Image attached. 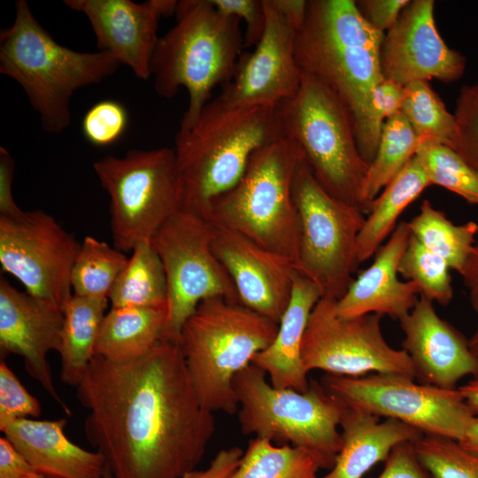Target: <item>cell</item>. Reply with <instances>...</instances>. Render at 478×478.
Listing matches in <instances>:
<instances>
[{
	"label": "cell",
	"mask_w": 478,
	"mask_h": 478,
	"mask_svg": "<svg viewBox=\"0 0 478 478\" xmlns=\"http://www.w3.org/2000/svg\"><path fill=\"white\" fill-rule=\"evenodd\" d=\"M87 440L113 478H182L196 470L214 431L178 342L161 338L144 356H95L78 383Z\"/></svg>",
	"instance_id": "cell-1"
},
{
	"label": "cell",
	"mask_w": 478,
	"mask_h": 478,
	"mask_svg": "<svg viewBox=\"0 0 478 478\" xmlns=\"http://www.w3.org/2000/svg\"><path fill=\"white\" fill-rule=\"evenodd\" d=\"M383 36L362 17L356 1L309 0L295 40L301 73L325 84L349 110L359 151L368 164L383 126L374 107L375 89L384 80Z\"/></svg>",
	"instance_id": "cell-2"
},
{
	"label": "cell",
	"mask_w": 478,
	"mask_h": 478,
	"mask_svg": "<svg viewBox=\"0 0 478 478\" xmlns=\"http://www.w3.org/2000/svg\"><path fill=\"white\" fill-rule=\"evenodd\" d=\"M284 135L279 105L227 108L211 100L175 136L181 210L210 220L212 202L239 181L253 153Z\"/></svg>",
	"instance_id": "cell-3"
},
{
	"label": "cell",
	"mask_w": 478,
	"mask_h": 478,
	"mask_svg": "<svg viewBox=\"0 0 478 478\" xmlns=\"http://www.w3.org/2000/svg\"><path fill=\"white\" fill-rule=\"evenodd\" d=\"M108 51L80 52L59 44L37 21L26 0L15 2V19L0 32V73L20 85L45 132L60 134L71 123L70 101L120 66Z\"/></svg>",
	"instance_id": "cell-4"
},
{
	"label": "cell",
	"mask_w": 478,
	"mask_h": 478,
	"mask_svg": "<svg viewBox=\"0 0 478 478\" xmlns=\"http://www.w3.org/2000/svg\"><path fill=\"white\" fill-rule=\"evenodd\" d=\"M175 25L158 41L150 60L156 93L173 98L181 88L189 104L179 132L197 121L214 88L230 81L243 47L241 20L211 0L178 1Z\"/></svg>",
	"instance_id": "cell-5"
},
{
	"label": "cell",
	"mask_w": 478,
	"mask_h": 478,
	"mask_svg": "<svg viewBox=\"0 0 478 478\" xmlns=\"http://www.w3.org/2000/svg\"><path fill=\"white\" fill-rule=\"evenodd\" d=\"M278 324L223 297L202 301L181 330L179 344L201 404L234 414L235 376L273 342Z\"/></svg>",
	"instance_id": "cell-6"
},
{
	"label": "cell",
	"mask_w": 478,
	"mask_h": 478,
	"mask_svg": "<svg viewBox=\"0 0 478 478\" xmlns=\"http://www.w3.org/2000/svg\"><path fill=\"white\" fill-rule=\"evenodd\" d=\"M303 158L284 135L257 150L239 181L212 204L210 220L297 263L300 222L293 181Z\"/></svg>",
	"instance_id": "cell-7"
},
{
	"label": "cell",
	"mask_w": 478,
	"mask_h": 478,
	"mask_svg": "<svg viewBox=\"0 0 478 478\" xmlns=\"http://www.w3.org/2000/svg\"><path fill=\"white\" fill-rule=\"evenodd\" d=\"M234 389L244 435L301 448L320 469L334 466L342 447L340 422L347 407L320 382L310 380L303 392L275 388L251 363L235 376Z\"/></svg>",
	"instance_id": "cell-8"
},
{
	"label": "cell",
	"mask_w": 478,
	"mask_h": 478,
	"mask_svg": "<svg viewBox=\"0 0 478 478\" xmlns=\"http://www.w3.org/2000/svg\"><path fill=\"white\" fill-rule=\"evenodd\" d=\"M279 110L285 135L298 145L320 186L365 212L362 192L369 164L343 102L318 79L302 73L297 93Z\"/></svg>",
	"instance_id": "cell-9"
},
{
	"label": "cell",
	"mask_w": 478,
	"mask_h": 478,
	"mask_svg": "<svg viewBox=\"0 0 478 478\" xmlns=\"http://www.w3.org/2000/svg\"><path fill=\"white\" fill-rule=\"evenodd\" d=\"M94 170L110 198L113 246L131 251L181 210V184L174 150H131L108 155Z\"/></svg>",
	"instance_id": "cell-10"
},
{
	"label": "cell",
	"mask_w": 478,
	"mask_h": 478,
	"mask_svg": "<svg viewBox=\"0 0 478 478\" xmlns=\"http://www.w3.org/2000/svg\"><path fill=\"white\" fill-rule=\"evenodd\" d=\"M300 222L295 270L312 281L321 297L338 300L352 281L356 246L365 212L329 195L317 181L304 156L293 181Z\"/></svg>",
	"instance_id": "cell-11"
},
{
	"label": "cell",
	"mask_w": 478,
	"mask_h": 478,
	"mask_svg": "<svg viewBox=\"0 0 478 478\" xmlns=\"http://www.w3.org/2000/svg\"><path fill=\"white\" fill-rule=\"evenodd\" d=\"M214 223L180 210L152 235L167 284L163 337L179 343L188 318L204 300L220 297L240 303L236 288L212 248Z\"/></svg>",
	"instance_id": "cell-12"
},
{
	"label": "cell",
	"mask_w": 478,
	"mask_h": 478,
	"mask_svg": "<svg viewBox=\"0 0 478 478\" xmlns=\"http://www.w3.org/2000/svg\"><path fill=\"white\" fill-rule=\"evenodd\" d=\"M320 383L347 407L393 419L431 435L459 441L477 414L456 389H443L402 375L325 374Z\"/></svg>",
	"instance_id": "cell-13"
},
{
	"label": "cell",
	"mask_w": 478,
	"mask_h": 478,
	"mask_svg": "<svg viewBox=\"0 0 478 478\" xmlns=\"http://www.w3.org/2000/svg\"><path fill=\"white\" fill-rule=\"evenodd\" d=\"M335 302L321 297L311 313L302 344V361L308 374L321 370L344 377L389 374L414 379L407 353L386 341L382 316L341 317Z\"/></svg>",
	"instance_id": "cell-14"
},
{
	"label": "cell",
	"mask_w": 478,
	"mask_h": 478,
	"mask_svg": "<svg viewBox=\"0 0 478 478\" xmlns=\"http://www.w3.org/2000/svg\"><path fill=\"white\" fill-rule=\"evenodd\" d=\"M81 243L42 210L0 216V264L26 292L63 311L73 296L71 272Z\"/></svg>",
	"instance_id": "cell-15"
},
{
	"label": "cell",
	"mask_w": 478,
	"mask_h": 478,
	"mask_svg": "<svg viewBox=\"0 0 478 478\" xmlns=\"http://www.w3.org/2000/svg\"><path fill=\"white\" fill-rule=\"evenodd\" d=\"M266 27L251 52L241 54L234 75L213 101L227 108L280 105L297 93L302 73L295 56L297 28L274 0H263Z\"/></svg>",
	"instance_id": "cell-16"
},
{
	"label": "cell",
	"mask_w": 478,
	"mask_h": 478,
	"mask_svg": "<svg viewBox=\"0 0 478 478\" xmlns=\"http://www.w3.org/2000/svg\"><path fill=\"white\" fill-rule=\"evenodd\" d=\"M433 0H413L384 34L380 53L382 76L403 86L432 79L453 82L465 73L466 59L438 32Z\"/></svg>",
	"instance_id": "cell-17"
},
{
	"label": "cell",
	"mask_w": 478,
	"mask_h": 478,
	"mask_svg": "<svg viewBox=\"0 0 478 478\" xmlns=\"http://www.w3.org/2000/svg\"><path fill=\"white\" fill-rule=\"evenodd\" d=\"M64 311L58 305L15 289L0 277V351L15 354L25 368L67 414L71 411L53 383L47 355L58 351Z\"/></svg>",
	"instance_id": "cell-18"
},
{
	"label": "cell",
	"mask_w": 478,
	"mask_h": 478,
	"mask_svg": "<svg viewBox=\"0 0 478 478\" xmlns=\"http://www.w3.org/2000/svg\"><path fill=\"white\" fill-rule=\"evenodd\" d=\"M64 3L86 16L99 50L112 53L141 80L151 76L150 66L159 39V20L175 13L178 1L65 0Z\"/></svg>",
	"instance_id": "cell-19"
},
{
	"label": "cell",
	"mask_w": 478,
	"mask_h": 478,
	"mask_svg": "<svg viewBox=\"0 0 478 478\" xmlns=\"http://www.w3.org/2000/svg\"><path fill=\"white\" fill-rule=\"evenodd\" d=\"M212 248L231 277L241 304L279 324L291 297L293 262L217 224Z\"/></svg>",
	"instance_id": "cell-20"
},
{
	"label": "cell",
	"mask_w": 478,
	"mask_h": 478,
	"mask_svg": "<svg viewBox=\"0 0 478 478\" xmlns=\"http://www.w3.org/2000/svg\"><path fill=\"white\" fill-rule=\"evenodd\" d=\"M399 324L402 349L412 361L418 382L456 389L464 377H478V358L469 340L437 314L432 301L420 296Z\"/></svg>",
	"instance_id": "cell-21"
},
{
	"label": "cell",
	"mask_w": 478,
	"mask_h": 478,
	"mask_svg": "<svg viewBox=\"0 0 478 478\" xmlns=\"http://www.w3.org/2000/svg\"><path fill=\"white\" fill-rule=\"evenodd\" d=\"M411 233L400 221L374 254L373 263L352 280L344 295L336 300L335 312L344 318L370 313L389 316L398 321L416 305V285L398 278V266Z\"/></svg>",
	"instance_id": "cell-22"
},
{
	"label": "cell",
	"mask_w": 478,
	"mask_h": 478,
	"mask_svg": "<svg viewBox=\"0 0 478 478\" xmlns=\"http://www.w3.org/2000/svg\"><path fill=\"white\" fill-rule=\"evenodd\" d=\"M66 419H21L3 433L35 473L47 478H104L107 469L97 451L73 443L65 434Z\"/></svg>",
	"instance_id": "cell-23"
},
{
	"label": "cell",
	"mask_w": 478,
	"mask_h": 478,
	"mask_svg": "<svg viewBox=\"0 0 478 478\" xmlns=\"http://www.w3.org/2000/svg\"><path fill=\"white\" fill-rule=\"evenodd\" d=\"M321 297L317 285L295 270L290 300L277 333L271 344L252 360L268 375L274 387L302 392L309 388L308 373L302 361V344L311 313Z\"/></svg>",
	"instance_id": "cell-24"
},
{
	"label": "cell",
	"mask_w": 478,
	"mask_h": 478,
	"mask_svg": "<svg viewBox=\"0 0 478 478\" xmlns=\"http://www.w3.org/2000/svg\"><path fill=\"white\" fill-rule=\"evenodd\" d=\"M347 407V406H346ZM342 447L334 466L317 478H363L392 449L404 442H415L423 434L393 419L346 408L340 422Z\"/></svg>",
	"instance_id": "cell-25"
},
{
	"label": "cell",
	"mask_w": 478,
	"mask_h": 478,
	"mask_svg": "<svg viewBox=\"0 0 478 478\" xmlns=\"http://www.w3.org/2000/svg\"><path fill=\"white\" fill-rule=\"evenodd\" d=\"M429 186V178L414 156L372 202L357 239L358 265L374 256L395 230L400 215Z\"/></svg>",
	"instance_id": "cell-26"
},
{
	"label": "cell",
	"mask_w": 478,
	"mask_h": 478,
	"mask_svg": "<svg viewBox=\"0 0 478 478\" xmlns=\"http://www.w3.org/2000/svg\"><path fill=\"white\" fill-rule=\"evenodd\" d=\"M167 308L119 307L105 313L95 356L124 363L147 354L163 337Z\"/></svg>",
	"instance_id": "cell-27"
},
{
	"label": "cell",
	"mask_w": 478,
	"mask_h": 478,
	"mask_svg": "<svg viewBox=\"0 0 478 478\" xmlns=\"http://www.w3.org/2000/svg\"><path fill=\"white\" fill-rule=\"evenodd\" d=\"M108 298L73 294L64 309L60 356V378L77 386L95 357V345Z\"/></svg>",
	"instance_id": "cell-28"
},
{
	"label": "cell",
	"mask_w": 478,
	"mask_h": 478,
	"mask_svg": "<svg viewBox=\"0 0 478 478\" xmlns=\"http://www.w3.org/2000/svg\"><path fill=\"white\" fill-rule=\"evenodd\" d=\"M131 252L109 294L112 307L167 308L165 270L150 241L140 242Z\"/></svg>",
	"instance_id": "cell-29"
},
{
	"label": "cell",
	"mask_w": 478,
	"mask_h": 478,
	"mask_svg": "<svg viewBox=\"0 0 478 478\" xmlns=\"http://www.w3.org/2000/svg\"><path fill=\"white\" fill-rule=\"evenodd\" d=\"M406 222L412 235L442 257L451 270L461 274L476 243V222L455 224L427 199L419 213Z\"/></svg>",
	"instance_id": "cell-30"
},
{
	"label": "cell",
	"mask_w": 478,
	"mask_h": 478,
	"mask_svg": "<svg viewBox=\"0 0 478 478\" xmlns=\"http://www.w3.org/2000/svg\"><path fill=\"white\" fill-rule=\"evenodd\" d=\"M420 142L402 112L386 120L363 187L365 213L383 188L415 156Z\"/></svg>",
	"instance_id": "cell-31"
},
{
	"label": "cell",
	"mask_w": 478,
	"mask_h": 478,
	"mask_svg": "<svg viewBox=\"0 0 478 478\" xmlns=\"http://www.w3.org/2000/svg\"><path fill=\"white\" fill-rule=\"evenodd\" d=\"M319 470L306 451L254 437L229 478H317Z\"/></svg>",
	"instance_id": "cell-32"
},
{
	"label": "cell",
	"mask_w": 478,
	"mask_h": 478,
	"mask_svg": "<svg viewBox=\"0 0 478 478\" xmlns=\"http://www.w3.org/2000/svg\"><path fill=\"white\" fill-rule=\"evenodd\" d=\"M128 258L114 246L86 236L75 258L71 272L74 295L108 298Z\"/></svg>",
	"instance_id": "cell-33"
},
{
	"label": "cell",
	"mask_w": 478,
	"mask_h": 478,
	"mask_svg": "<svg viewBox=\"0 0 478 478\" xmlns=\"http://www.w3.org/2000/svg\"><path fill=\"white\" fill-rule=\"evenodd\" d=\"M401 112L413 129L420 144L440 143L453 148L457 127L439 95L427 81L404 86Z\"/></svg>",
	"instance_id": "cell-34"
},
{
	"label": "cell",
	"mask_w": 478,
	"mask_h": 478,
	"mask_svg": "<svg viewBox=\"0 0 478 478\" xmlns=\"http://www.w3.org/2000/svg\"><path fill=\"white\" fill-rule=\"evenodd\" d=\"M450 270L442 257L410 235L399 262L398 274L416 285L420 297L443 306L448 305L454 295Z\"/></svg>",
	"instance_id": "cell-35"
},
{
	"label": "cell",
	"mask_w": 478,
	"mask_h": 478,
	"mask_svg": "<svg viewBox=\"0 0 478 478\" xmlns=\"http://www.w3.org/2000/svg\"><path fill=\"white\" fill-rule=\"evenodd\" d=\"M431 185L443 187L471 204L478 205V172L452 148L424 143L415 154Z\"/></svg>",
	"instance_id": "cell-36"
},
{
	"label": "cell",
	"mask_w": 478,
	"mask_h": 478,
	"mask_svg": "<svg viewBox=\"0 0 478 478\" xmlns=\"http://www.w3.org/2000/svg\"><path fill=\"white\" fill-rule=\"evenodd\" d=\"M413 444L418 459L433 478H478V456L458 441L422 435Z\"/></svg>",
	"instance_id": "cell-37"
},
{
	"label": "cell",
	"mask_w": 478,
	"mask_h": 478,
	"mask_svg": "<svg viewBox=\"0 0 478 478\" xmlns=\"http://www.w3.org/2000/svg\"><path fill=\"white\" fill-rule=\"evenodd\" d=\"M127 123L128 115L122 104L103 100L87 111L81 121V130L89 143L106 147L120 139Z\"/></svg>",
	"instance_id": "cell-38"
},
{
	"label": "cell",
	"mask_w": 478,
	"mask_h": 478,
	"mask_svg": "<svg viewBox=\"0 0 478 478\" xmlns=\"http://www.w3.org/2000/svg\"><path fill=\"white\" fill-rule=\"evenodd\" d=\"M453 114L457 135L452 149L478 172V82L461 88Z\"/></svg>",
	"instance_id": "cell-39"
},
{
	"label": "cell",
	"mask_w": 478,
	"mask_h": 478,
	"mask_svg": "<svg viewBox=\"0 0 478 478\" xmlns=\"http://www.w3.org/2000/svg\"><path fill=\"white\" fill-rule=\"evenodd\" d=\"M39 401L21 384L4 359L0 363V430L28 417L40 416Z\"/></svg>",
	"instance_id": "cell-40"
},
{
	"label": "cell",
	"mask_w": 478,
	"mask_h": 478,
	"mask_svg": "<svg viewBox=\"0 0 478 478\" xmlns=\"http://www.w3.org/2000/svg\"><path fill=\"white\" fill-rule=\"evenodd\" d=\"M222 13L245 22L243 47H255L261 39L266 27L263 0H211Z\"/></svg>",
	"instance_id": "cell-41"
},
{
	"label": "cell",
	"mask_w": 478,
	"mask_h": 478,
	"mask_svg": "<svg viewBox=\"0 0 478 478\" xmlns=\"http://www.w3.org/2000/svg\"><path fill=\"white\" fill-rule=\"evenodd\" d=\"M413 443L404 442L395 446L376 478H433L418 459Z\"/></svg>",
	"instance_id": "cell-42"
},
{
	"label": "cell",
	"mask_w": 478,
	"mask_h": 478,
	"mask_svg": "<svg viewBox=\"0 0 478 478\" xmlns=\"http://www.w3.org/2000/svg\"><path fill=\"white\" fill-rule=\"evenodd\" d=\"M409 0H361L356 1L362 17L374 28L385 34L397 22Z\"/></svg>",
	"instance_id": "cell-43"
},
{
	"label": "cell",
	"mask_w": 478,
	"mask_h": 478,
	"mask_svg": "<svg viewBox=\"0 0 478 478\" xmlns=\"http://www.w3.org/2000/svg\"><path fill=\"white\" fill-rule=\"evenodd\" d=\"M404 86L389 80H383L375 89L374 107L378 122L384 121L401 112Z\"/></svg>",
	"instance_id": "cell-44"
},
{
	"label": "cell",
	"mask_w": 478,
	"mask_h": 478,
	"mask_svg": "<svg viewBox=\"0 0 478 478\" xmlns=\"http://www.w3.org/2000/svg\"><path fill=\"white\" fill-rule=\"evenodd\" d=\"M243 451L232 447L220 451L204 470H193L182 478H229L240 464Z\"/></svg>",
	"instance_id": "cell-45"
},
{
	"label": "cell",
	"mask_w": 478,
	"mask_h": 478,
	"mask_svg": "<svg viewBox=\"0 0 478 478\" xmlns=\"http://www.w3.org/2000/svg\"><path fill=\"white\" fill-rule=\"evenodd\" d=\"M14 159L4 147H0V216H13L21 210L12 195Z\"/></svg>",
	"instance_id": "cell-46"
},
{
	"label": "cell",
	"mask_w": 478,
	"mask_h": 478,
	"mask_svg": "<svg viewBox=\"0 0 478 478\" xmlns=\"http://www.w3.org/2000/svg\"><path fill=\"white\" fill-rule=\"evenodd\" d=\"M35 473L26 458L6 437L0 438V478H26Z\"/></svg>",
	"instance_id": "cell-47"
},
{
	"label": "cell",
	"mask_w": 478,
	"mask_h": 478,
	"mask_svg": "<svg viewBox=\"0 0 478 478\" xmlns=\"http://www.w3.org/2000/svg\"><path fill=\"white\" fill-rule=\"evenodd\" d=\"M467 290L472 308L478 313V243L460 274Z\"/></svg>",
	"instance_id": "cell-48"
},
{
	"label": "cell",
	"mask_w": 478,
	"mask_h": 478,
	"mask_svg": "<svg viewBox=\"0 0 478 478\" xmlns=\"http://www.w3.org/2000/svg\"><path fill=\"white\" fill-rule=\"evenodd\" d=\"M458 442L462 447L478 456V414L471 420L462 438Z\"/></svg>",
	"instance_id": "cell-49"
},
{
	"label": "cell",
	"mask_w": 478,
	"mask_h": 478,
	"mask_svg": "<svg viewBox=\"0 0 478 478\" xmlns=\"http://www.w3.org/2000/svg\"><path fill=\"white\" fill-rule=\"evenodd\" d=\"M458 389L466 403L478 414V377L473 378Z\"/></svg>",
	"instance_id": "cell-50"
},
{
	"label": "cell",
	"mask_w": 478,
	"mask_h": 478,
	"mask_svg": "<svg viewBox=\"0 0 478 478\" xmlns=\"http://www.w3.org/2000/svg\"><path fill=\"white\" fill-rule=\"evenodd\" d=\"M469 340V345L473 351V353L475 355V357L478 358V324L471 335Z\"/></svg>",
	"instance_id": "cell-51"
},
{
	"label": "cell",
	"mask_w": 478,
	"mask_h": 478,
	"mask_svg": "<svg viewBox=\"0 0 478 478\" xmlns=\"http://www.w3.org/2000/svg\"><path fill=\"white\" fill-rule=\"evenodd\" d=\"M26 478H47V477H45L44 475L40 474L38 473H33V474H29L28 476H27Z\"/></svg>",
	"instance_id": "cell-52"
},
{
	"label": "cell",
	"mask_w": 478,
	"mask_h": 478,
	"mask_svg": "<svg viewBox=\"0 0 478 478\" xmlns=\"http://www.w3.org/2000/svg\"><path fill=\"white\" fill-rule=\"evenodd\" d=\"M104 478H113L112 474H111L108 468L105 471Z\"/></svg>",
	"instance_id": "cell-53"
}]
</instances>
